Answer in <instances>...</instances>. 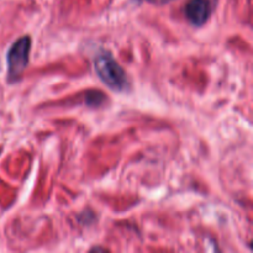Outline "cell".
<instances>
[{
  "label": "cell",
  "mask_w": 253,
  "mask_h": 253,
  "mask_svg": "<svg viewBox=\"0 0 253 253\" xmlns=\"http://www.w3.org/2000/svg\"><path fill=\"white\" fill-rule=\"evenodd\" d=\"M94 69L99 79L111 90L126 91L130 88V82L125 71L110 52L101 51L94 57Z\"/></svg>",
  "instance_id": "1"
},
{
  "label": "cell",
  "mask_w": 253,
  "mask_h": 253,
  "mask_svg": "<svg viewBox=\"0 0 253 253\" xmlns=\"http://www.w3.org/2000/svg\"><path fill=\"white\" fill-rule=\"evenodd\" d=\"M30 52H31V37L29 35H24L11 44L6 54L9 83H15L21 78L22 73L29 66Z\"/></svg>",
  "instance_id": "2"
},
{
  "label": "cell",
  "mask_w": 253,
  "mask_h": 253,
  "mask_svg": "<svg viewBox=\"0 0 253 253\" xmlns=\"http://www.w3.org/2000/svg\"><path fill=\"white\" fill-rule=\"evenodd\" d=\"M141 1L148 2V4H153V5H165L168 4V2L173 1V0H141Z\"/></svg>",
  "instance_id": "5"
},
{
  "label": "cell",
  "mask_w": 253,
  "mask_h": 253,
  "mask_svg": "<svg viewBox=\"0 0 253 253\" xmlns=\"http://www.w3.org/2000/svg\"><path fill=\"white\" fill-rule=\"evenodd\" d=\"M105 96L101 91H90L86 94V104L89 106H99L104 103Z\"/></svg>",
  "instance_id": "4"
},
{
  "label": "cell",
  "mask_w": 253,
  "mask_h": 253,
  "mask_svg": "<svg viewBox=\"0 0 253 253\" xmlns=\"http://www.w3.org/2000/svg\"><path fill=\"white\" fill-rule=\"evenodd\" d=\"M214 0H189L184 7V16L190 25L202 27L214 11Z\"/></svg>",
  "instance_id": "3"
}]
</instances>
